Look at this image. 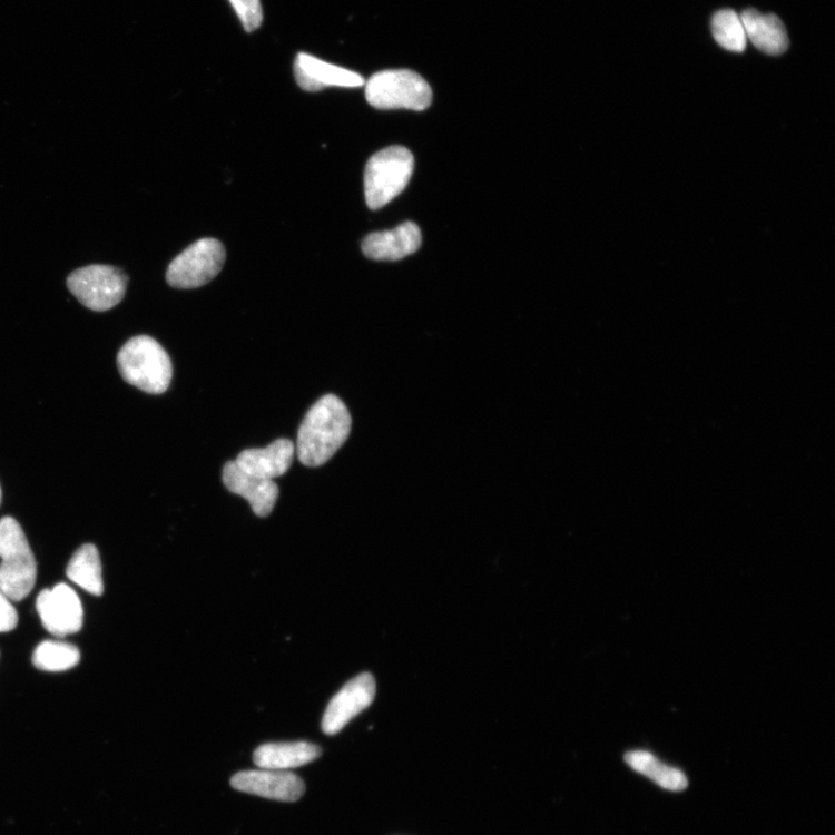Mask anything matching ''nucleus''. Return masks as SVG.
<instances>
[{
	"label": "nucleus",
	"mask_w": 835,
	"mask_h": 835,
	"mask_svg": "<svg viewBox=\"0 0 835 835\" xmlns=\"http://www.w3.org/2000/svg\"><path fill=\"white\" fill-rule=\"evenodd\" d=\"M321 756V747L311 743H271L255 750L254 762L263 769L288 770L308 765Z\"/></svg>",
	"instance_id": "15"
},
{
	"label": "nucleus",
	"mask_w": 835,
	"mask_h": 835,
	"mask_svg": "<svg viewBox=\"0 0 835 835\" xmlns=\"http://www.w3.org/2000/svg\"><path fill=\"white\" fill-rule=\"evenodd\" d=\"M625 760L630 768L649 777L662 789L682 792L688 787V778L682 770L665 765L648 750L628 752Z\"/></svg>",
	"instance_id": "17"
},
{
	"label": "nucleus",
	"mask_w": 835,
	"mask_h": 835,
	"mask_svg": "<svg viewBox=\"0 0 835 835\" xmlns=\"http://www.w3.org/2000/svg\"><path fill=\"white\" fill-rule=\"evenodd\" d=\"M294 75L298 87L306 92H320L330 87L361 88L366 84L358 73L330 65L305 52L297 55Z\"/></svg>",
	"instance_id": "11"
},
{
	"label": "nucleus",
	"mask_w": 835,
	"mask_h": 835,
	"mask_svg": "<svg viewBox=\"0 0 835 835\" xmlns=\"http://www.w3.org/2000/svg\"><path fill=\"white\" fill-rule=\"evenodd\" d=\"M747 40L760 51L777 56L783 55L789 47V38L782 20L774 14H763L755 9H748L740 16Z\"/></svg>",
	"instance_id": "16"
},
{
	"label": "nucleus",
	"mask_w": 835,
	"mask_h": 835,
	"mask_svg": "<svg viewBox=\"0 0 835 835\" xmlns=\"http://www.w3.org/2000/svg\"><path fill=\"white\" fill-rule=\"evenodd\" d=\"M43 627L52 635L66 637L82 627L84 610L77 593L67 583L43 590L37 599Z\"/></svg>",
	"instance_id": "9"
},
{
	"label": "nucleus",
	"mask_w": 835,
	"mask_h": 835,
	"mask_svg": "<svg viewBox=\"0 0 835 835\" xmlns=\"http://www.w3.org/2000/svg\"><path fill=\"white\" fill-rule=\"evenodd\" d=\"M124 380L150 395L169 389L174 369L169 354L154 338L138 336L128 341L118 355Z\"/></svg>",
	"instance_id": "2"
},
{
	"label": "nucleus",
	"mask_w": 835,
	"mask_h": 835,
	"mask_svg": "<svg viewBox=\"0 0 835 835\" xmlns=\"http://www.w3.org/2000/svg\"><path fill=\"white\" fill-rule=\"evenodd\" d=\"M80 652L77 647L60 642V640H45L35 651L33 664L46 672H65L78 665Z\"/></svg>",
	"instance_id": "19"
},
{
	"label": "nucleus",
	"mask_w": 835,
	"mask_h": 835,
	"mask_svg": "<svg viewBox=\"0 0 835 835\" xmlns=\"http://www.w3.org/2000/svg\"><path fill=\"white\" fill-rule=\"evenodd\" d=\"M0 503H2V489H0Z\"/></svg>",
	"instance_id": "23"
},
{
	"label": "nucleus",
	"mask_w": 835,
	"mask_h": 835,
	"mask_svg": "<svg viewBox=\"0 0 835 835\" xmlns=\"http://www.w3.org/2000/svg\"><path fill=\"white\" fill-rule=\"evenodd\" d=\"M233 788L278 802H296L305 792L301 777L287 770H245L233 776Z\"/></svg>",
	"instance_id": "10"
},
{
	"label": "nucleus",
	"mask_w": 835,
	"mask_h": 835,
	"mask_svg": "<svg viewBox=\"0 0 835 835\" xmlns=\"http://www.w3.org/2000/svg\"><path fill=\"white\" fill-rule=\"evenodd\" d=\"M17 626V610L10 599L0 590V632L12 631Z\"/></svg>",
	"instance_id": "22"
},
{
	"label": "nucleus",
	"mask_w": 835,
	"mask_h": 835,
	"mask_svg": "<svg viewBox=\"0 0 835 835\" xmlns=\"http://www.w3.org/2000/svg\"><path fill=\"white\" fill-rule=\"evenodd\" d=\"M413 169V155L404 147H389L371 157L365 170L369 207L377 210L399 197L406 188Z\"/></svg>",
	"instance_id": "4"
},
{
	"label": "nucleus",
	"mask_w": 835,
	"mask_h": 835,
	"mask_svg": "<svg viewBox=\"0 0 835 835\" xmlns=\"http://www.w3.org/2000/svg\"><path fill=\"white\" fill-rule=\"evenodd\" d=\"M223 483L235 494L248 501L257 517H268L278 498V487L274 481L250 475L242 470L235 461L223 468Z\"/></svg>",
	"instance_id": "13"
},
{
	"label": "nucleus",
	"mask_w": 835,
	"mask_h": 835,
	"mask_svg": "<svg viewBox=\"0 0 835 835\" xmlns=\"http://www.w3.org/2000/svg\"><path fill=\"white\" fill-rule=\"evenodd\" d=\"M423 242L420 227L405 222L394 230L374 233L362 242V250L373 261L396 262L416 253Z\"/></svg>",
	"instance_id": "12"
},
{
	"label": "nucleus",
	"mask_w": 835,
	"mask_h": 835,
	"mask_svg": "<svg viewBox=\"0 0 835 835\" xmlns=\"http://www.w3.org/2000/svg\"><path fill=\"white\" fill-rule=\"evenodd\" d=\"M351 414L342 400L326 395L316 402L299 426L295 452L306 466H321L336 454L350 436Z\"/></svg>",
	"instance_id": "1"
},
{
	"label": "nucleus",
	"mask_w": 835,
	"mask_h": 835,
	"mask_svg": "<svg viewBox=\"0 0 835 835\" xmlns=\"http://www.w3.org/2000/svg\"><path fill=\"white\" fill-rule=\"evenodd\" d=\"M366 99L377 109L425 110L433 100L430 84L414 71L385 70L366 82Z\"/></svg>",
	"instance_id": "5"
},
{
	"label": "nucleus",
	"mask_w": 835,
	"mask_h": 835,
	"mask_svg": "<svg viewBox=\"0 0 835 835\" xmlns=\"http://www.w3.org/2000/svg\"><path fill=\"white\" fill-rule=\"evenodd\" d=\"M67 576L90 595L102 596V569L97 547L94 544L81 546L68 564Z\"/></svg>",
	"instance_id": "18"
},
{
	"label": "nucleus",
	"mask_w": 835,
	"mask_h": 835,
	"mask_svg": "<svg viewBox=\"0 0 835 835\" xmlns=\"http://www.w3.org/2000/svg\"><path fill=\"white\" fill-rule=\"evenodd\" d=\"M713 36L724 49L743 52L747 46L744 23L739 14L733 10H721L714 16L711 22Z\"/></svg>",
	"instance_id": "20"
},
{
	"label": "nucleus",
	"mask_w": 835,
	"mask_h": 835,
	"mask_svg": "<svg viewBox=\"0 0 835 835\" xmlns=\"http://www.w3.org/2000/svg\"><path fill=\"white\" fill-rule=\"evenodd\" d=\"M226 257V248L220 242L213 238L195 242L167 268L166 282L178 289L203 287L218 275Z\"/></svg>",
	"instance_id": "7"
},
{
	"label": "nucleus",
	"mask_w": 835,
	"mask_h": 835,
	"mask_svg": "<svg viewBox=\"0 0 835 835\" xmlns=\"http://www.w3.org/2000/svg\"><path fill=\"white\" fill-rule=\"evenodd\" d=\"M67 285L84 306L104 313L115 308L124 299L128 277L117 267L91 265L72 272Z\"/></svg>",
	"instance_id": "6"
},
{
	"label": "nucleus",
	"mask_w": 835,
	"mask_h": 835,
	"mask_svg": "<svg viewBox=\"0 0 835 835\" xmlns=\"http://www.w3.org/2000/svg\"><path fill=\"white\" fill-rule=\"evenodd\" d=\"M230 3L247 33L258 30L264 18L261 0H230Z\"/></svg>",
	"instance_id": "21"
},
{
	"label": "nucleus",
	"mask_w": 835,
	"mask_h": 835,
	"mask_svg": "<svg viewBox=\"0 0 835 835\" xmlns=\"http://www.w3.org/2000/svg\"><path fill=\"white\" fill-rule=\"evenodd\" d=\"M0 590L12 601H21L35 589L38 564L19 522L0 520Z\"/></svg>",
	"instance_id": "3"
},
{
	"label": "nucleus",
	"mask_w": 835,
	"mask_h": 835,
	"mask_svg": "<svg viewBox=\"0 0 835 835\" xmlns=\"http://www.w3.org/2000/svg\"><path fill=\"white\" fill-rule=\"evenodd\" d=\"M294 455L295 444L288 439H278L264 450L242 452L235 462L250 475L273 481L291 469Z\"/></svg>",
	"instance_id": "14"
},
{
	"label": "nucleus",
	"mask_w": 835,
	"mask_h": 835,
	"mask_svg": "<svg viewBox=\"0 0 835 835\" xmlns=\"http://www.w3.org/2000/svg\"><path fill=\"white\" fill-rule=\"evenodd\" d=\"M376 695V681L371 674H362L348 681L330 701L322 720L323 733L340 734L360 713L367 709Z\"/></svg>",
	"instance_id": "8"
}]
</instances>
